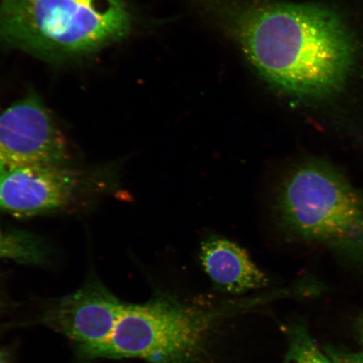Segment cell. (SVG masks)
I'll return each mask as SVG.
<instances>
[{"instance_id":"5","label":"cell","mask_w":363,"mask_h":363,"mask_svg":"<svg viewBox=\"0 0 363 363\" xmlns=\"http://www.w3.org/2000/svg\"><path fill=\"white\" fill-rule=\"evenodd\" d=\"M65 135L35 94L0 113V172L30 166H67Z\"/></svg>"},{"instance_id":"13","label":"cell","mask_w":363,"mask_h":363,"mask_svg":"<svg viewBox=\"0 0 363 363\" xmlns=\"http://www.w3.org/2000/svg\"><path fill=\"white\" fill-rule=\"evenodd\" d=\"M0 363H8L6 357H4V354L1 352H0Z\"/></svg>"},{"instance_id":"11","label":"cell","mask_w":363,"mask_h":363,"mask_svg":"<svg viewBox=\"0 0 363 363\" xmlns=\"http://www.w3.org/2000/svg\"><path fill=\"white\" fill-rule=\"evenodd\" d=\"M324 352L333 363H363L362 352H349L333 345H325Z\"/></svg>"},{"instance_id":"4","label":"cell","mask_w":363,"mask_h":363,"mask_svg":"<svg viewBox=\"0 0 363 363\" xmlns=\"http://www.w3.org/2000/svg\"><path fill=\"white\" fill-rule=\"evenodd\" d=\"M123 0H2L0 39L31 51L79 54L128 34Z\"/></svg>"},{"instance_id":"8","label":"cell","mask_w":363,"mask_h":363,"mask_svg":"<svg viewBox=\"0 0 363 363\" xmlns=\"http://www.w3.org/2000/svg\"><path fill=\"white\" fill-rule=\"evenodd\" d=\"M199 259L216 288L222 292L246 294L269 284L246 250L225 238L213 235L203 240Z\"/></svg>"},{"instance_id":"12","label":"cell","mask_w":363,"mask_h":363,"mask_svg":"<svg viewBox=\"0 0 363 363\" xmlns=\"http://www.w3.org/2000/svg\"><path fill=\"white\" fill-rule=\"evenodd\" d=\"M354 330L358 342L363 347V312L357 318L355 325H354Z\"/></svg>"},{"instance_id":"10","label":"cell","mask_w":363,"mask_h":363,"mask_svg":"<svg viewBox=\"0 0 363 363\" xmlns=\"http://www.w3.org/2000/svg\"><path fill=\"white\" fill-rule=\"evenodd\" d=\"M287 337L288 350L283 363H333L324 350L318 347L303 322L290 325Z\"/></svg>"},{"instance_id":"3","label":"cell","mask_w":363,"mask_h":363,"mask_svg":"<svg viewBox=\"0 0 363 363\" xmlns=\"http://www.w3.org/2000/svg\"><path fill=\"white\" fill-rule=\"evenodd\" d=\"M277 211L289 234L363 269V192L331 163L315 159L295 167L280 189Z\"/></svg>"},{"instance_id":"6","label":"cell","mask_w":363,"mask_h":363,"mask_svg":"<svg viewBox=\"0 0 363 363\" xmlns=\"http://www.w3.org/2000/svg\"><path fill=\"white\" fill-rule=\"evenodd\" d=\"M124 303L96 279L48 308L43 323L74 343L82 360L110 337Z\"/></svg>"},{"instance_id":"1","label":"cell","mask_w":363,"mask_h":363,"mask_svg":"<svg viewBox=\"0 0 363 363\" xmlns=\"http://www.w3.org/2000/svg\"><path fill=\"white\" fill-rule=\"evenodd\" d=\"M203 1L226 21L249 61L277 89L318 98L342 87L352 63V43L342 22L328 9Z\"/></svg>"},{"instance_id":"2","label":"cell","mask_w":363,"mask_h":363,"mask_svg":"<svg viewBox=\"0 0 363 363\" xmlns=\"http://www.w3.org/2000/svg\"><path fill=\"white\" fill-rule=\"evenodd\" d=\"M293 295L289 286L207 303L163 294L142 305L124 303L110 337L84 361L140 358L151 363H196L226 320Z\"/></svg>"},{"instance_id":"7","label":"cell","mask_w":363,"mask_h":363,"mask_svg":"<svg viewBox=\"0 0 363 363\" xmlns=\"http://www.w3.org/2000/svg\"><path fill=\"white\" fill-rule=\"evenodd\" d=\"M67 166H30L0 172V211L34 216L69 206L84 186Z\"/></svg>"},{"instance_id":"9","label":"cell","mask_w":363,"mask_h":363,"mask_svg":"<svg viewBox=\"0 0 363 363\" xmlns=\"http://www.w3.org/2000/svg\"><path fill=\"white\" fill-rule=\"evenodd\" d=\"M48 250L39 238L20 230H4L0 225V258L24 264H40Z\"/></svg>"}]
</instances>
